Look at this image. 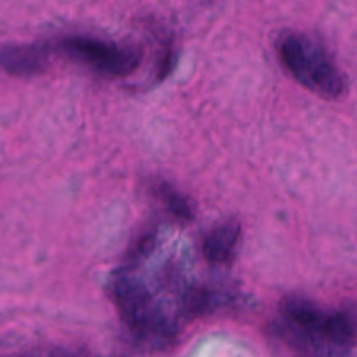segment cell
Masks as SVG:
<instances>
[{
	"mask_svg": "<svg viewBox=\"0 0 357 357\" xmlns=\"http://www.w3.org/2000/svg\"><path fill=\"white\" fill-rule=\"evenodd\" d=\"M279 58L293 77L307 89L324 98H338L345 80L319 44L305 35H286L279 42Z\"/></svg>",
	"mask_w": 357,
	"mask_h": 357,
	"instance_id": "obj_1",
	"label": "cell"
},
{
	"mask_svg": "<svg viewBox=\"0 0 357 357\" xmlns=\"http://www.w3.org/2000/svg\"><path fill=\"white\" fill-rule=\"evenodd\" d=\"M112 298L121 310L122 319L138 333L167 335L169 323L153 305L145 286L128 275H119L112 282Z\"/></svg>",
	"mask_w": 357,
	"mask_h": 357,
	"instance_id": "obj_2",
	"label": "cell"
},
{
	"mask_svg": "<svg viewBox=\"0 0 357 357\" xmlns=\"http://www.w3.org/2000/svg\"><path fill=\"white\" fill-rule=\"evenodd\" d=\"M59 49L72 58L93 66L98 72L114 77L129 75L142 61V54L136 49L119 47L112 42L91 37L63 38Z\"/></svg>",
	"mask_w": 357,
	"mask_h": 357,
	"instance_id": "obj_3",
	"label": "cell"
},
{
	"mask_svg": "<svg viewBox=\"0 0 357 357\" xmlns=\"http://www.w3.org/2000/svg\"><path fill=\"white\" fill-rule=\"evenodd\" d=\"M47 65V49L40 45H16L0 49V68L13 75L26 77L42 72Z\"/></svg>",
	"mask_w": 357,
	"mask_h": 357,
	"instance_id": "obj_4",
	"label": "cell"
},
{
	"mask_svg": "<svg viewBox=\"0 0 357 357\" xmlns=\"http://www.w3.org/2000/svg\"><path fill=\"white\" fill-rule=\"evenodd\" d=\"M241 229L236 222L223 223L208 234L202 244L204 257L211 264H230L239 244Z\"/></svg>",
	"mask_w": 357,
	"mask_h": 357,
	"instance_id": "obj_5",
	"label": "cell"
},
{
	"mask_svg": "<svg viewBox=\"0 0 357 357\" xmlns=\"http://www.w3.org/2000/svg\"><path fill=\"white\" fill-rule=\"evenodd\" d=\"M282 312L286 314V317H288L300 331L319 335L321 337V330H323L324 319H326L328 314H324L323 310L317 309L314 303L293 296V298L284 300V303H282Z\"/></svg>",
	"mask_w": 357,
	"mask_h": 357,
	"instance_id": "obj_6",
	"label": "cell"
},
{
	"mask_svg": "<svg viewBox=\"0 0 357 357\" xmlns=\"http://www.w3.org/2000/svg\"><path fill=\"white\" fill-rule=\"evenodd\" d=\"M321 337L331 345L337 347H347L352 344L356 337V324L345 314H328L324 319L323 330H321Z\"/></svg>",
	"mask_w": 357,
	"mask_h": 357,
	"instance_id": "obj_7",
	"label": "cell"
},
{
	"mask_svg": "<svg viewBox=\"0 0 357 357\" xmlns=\"http://www.w3.org/2000/svg\"><path fill=\"white\" fill-rule=\"evenodd\" d=\"M157 195L162 199V202L166 204V208L169 209L171 215L176 216L178 220H183V222L192 220L190 204H188L187 199H185L181 194H178L171 185L160 183L159 188H157Z\"/></svg>",
	"mask_w": 357,
	"mask_h": 357,
	"instance_id": "obj_8",
	"label": "cell"
}]
</instances>
